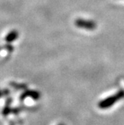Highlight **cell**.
Segmentation results:
<instances>
[{"label":"cell","mask_w":124,"mask_h":125,"mask_svg":"<svg viewBox=\"0 0 124 125\" xmlns=\"http://www.w3.org/2000/svg\"><path fill=\"white\" fill-rule=\"evenodd\" d=\"M25 96H30L31 97H32L34 99H38L40 94H39L38 92H35V91H30V92H29L27 93H25L23 95H22V98H23Z\"/></svg>","instance_id":"cell-4"},{"label":"cell","mask_w":124,"mask_h":125,"mask_svg":"<svg viewBox=\"0 0 124 125\" xmlns=\"http://www.w3.org/2000/svg\"><path fill=\"white\" fill-rule=\"evenodd\" d=\"M123 97H124V92L123 91H120L117 94L100 101V103L99 104V106L101 109H107L111 106L112 105H114L117 101L120 100Z\"/></svg>","instance_id":"cell-1"},{"label":"cell","mask_w":124,"mask_h":125,"mask_svg":"<svg viewBox=\"0 0 124 125\" xmlns=\"http://www.w3.org/2000/svg\"><path fill=\"white\" fill-rule=\"evenodd\" d=\"M76 26L78 28H82L87 30H94L96 27V24L94 21L78 19L76 21Z\"/></svg>","instance_id":"cell-2"},{"label":"cell","mask_w":124,"mask_h":125,"mask_svg":"<svg viewBox=\"0 0 124 125\" xmlns=\"http://www.w3.org/2000/svg\"><path fill=\"white\" fill-rule=\"evenodd\" d=\"M17 38H18V32L17 31H12L6 36L5 40L7 42L10 43V42H12V41H15Z\"/></svg>","instance_id":"cell-3"},{"label":"cell","mask_w":124,"mask_h":125,"mask_svg":"<svg viewBox=\"0 0 124 125\" xmlns=\"http://www.w3.org/2000/svg\"><path fill=\"white\" fill-rule=\"evenodd\" d=\"M58 125H64V124H58Z\"/></svg>","instance_id":"cell-5"}]
</instances>
